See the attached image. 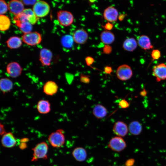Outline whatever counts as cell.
Here are the masks:
<instances>
[{
  "instance_id": "cell-6",
  "label": "cell",
  "mask_w": 166,
  "mask_h": 166,
  "mask_svg": "<svg viewBox=\"0 0 166 166\" xmlns=\"http://www.w3.org/2000/svg\"><path fill=\"white\" fill-rule=\"evenodd\" d=\"M132 71L131 67L127 64H123L118 67L116 70L117 77L122 81L128 80L132 75Z\"/></svg>"
},
{
  "instance_id": "cell-26",
  "label": "cell",
  "mask_w": 166,
  "mask_h": 166,
  "mask_svg": "<svg viewBox=\"0 0 166 166\" xmlns=\"http://www.w3.org/2000/svg\"><path fill=\"white\" fill-rule=\"evenodd\" d=\"M22 12L26 15L28 21L32 25H34L37 22L38 18L36 15L33 10L29 8L25 9Z\"/></svg>"
},
{
  "instance_id": "cell-35",
  "label": "cell",
  "mask_w": 166,
  "mask_h": 166,
  "mask_svg": "<svg viewBox=\"0 0 166 166\" xmlns=\"http://www.w3.org/2000/svg\"><path fill=\"white\" fill-rule=\"evenodd\" d=\"M119 105L121 108L126 109L129 107L130 104L125 99H123L120 101Z\"/></svg>"
},
{
  "instance_id": "cell-16",
  "label": "cell",
  "mask_w": 166,
  "mask_h": 166,
  "mask_svg": "<svg viewBox=\"0 0 166 166\" xmlns=\"http://www.w3.org/2000/svg\"><path fill=\"white\" fill-rule=\"evenodd\" d=\"M58 86L57 84L52 81L46 82L43 87V92L46 95L53 96L57 92Z\"/></svg>"
},
{
  "instance_id": "cell-24",
  "label": "cell",
  "mask_w": 166,
  "mask_h": 166,
  "mask_svg": "<svg viewBox=\"0 0 166 166\" xmlns=\"http://www.w3.org/2000/svg\"><path fill=\"white\" fill-rule=\"evenodd\" d=\"M128 129L132 135H138L142 131V126L139 122L137 121H134L130 123Z\"/></svg>"
},
{
  "instance_id": "cell-41",
  "label": "cell",
  "mask_w": 166,
  "mask_h": 166,
  "mask_svg": "<svg viewBox=\"0 0 166 166\" xmlns=\"http://www.w3.org/2000/svg\"><path fill=\"white\" fill-rule=\"evenodd\" d=\"M134 162V160L133 159L128 160L125 163L126 166H131Z\"/></svg>"
},
{
  "instance_id": "cell-9",
  "label": "cell",
  "mask_w": 166,
  "mask_h": 166,
  "mask_svg": "<svg viewBox=\"0 0 166 166\" xmlns=\"http://www.w3.org/2000/svg\"><path fill=\"white\" fill-rule=\"evenodd\" d=\"M22 69L20 64L16 62L9 63L6 67V71L11 77L16 78L21 74Z\"/></svg>"
},
{
  "instance_id": "cell-36",
  "label": "cell",
  "mask_w": 166,
  "mask_h": 166,
  "mask_svg": "<svg viewBox=\"0 0 166 166\" xmlns=\"http://www.w3.org/2000/svg\"><path fill=\"white\" fill-rule=\"evenodd\" d=\"M85 60L87 65L88 66H91L94 61V58L89 56L86 57Z\"/></svg>"
},
{
  "instance_id": "cell-39",
  "label": "cell",
  "mask_w": 166,
  "mask_h": 166,
  "mask_svg": "<svg viewBox=\"0 0 166 166\" xmlns=\"http://www.w3.org/2000/svg\"><path fill=\"white\" fill-rule=\"evenodd\" d=\"M104 72L107 74H110L113 72V70L111 67L106 66L104 68Z\"/></svg>"
},
{
  "instance_id": "cell-19",
  "label": "cell",
  "mask_w": 166,
  "mask_h": 166,
  "mask_svg": "<svg viewBox=\"0 0 166 166\" xmlns=\"http://www.w3.org/2000/svg\"><path fill=\"white\" fill-rule=\"evenodd\" d=\"M37 108L38 112L42 114H46L50 111V104L48 100H41L38 102Z\"/></svg>"
},
{
  "instance_id": "cell-13",
  "label": "cell",
  "mask_w": 166,
  "mask_h": 166,
  "mask_svg": "<svg viewBox=\"0 0 166 166\" xmlns=\"http://www.w3.org/2000/svg\"><path fill=\"white\" fill-rule=\"evenodd\" d=\"M53 56L51 51L46 48L42 49L40 52L39 60L44 66H49Z\"/></svg>"
},
{
  "instance_id": "cell-31",
  "label": "cell",
  "mask_w": 166,
  "mask_h": 166,
  "mask_svg": "<svg viewBox=\"0 0 166 166\" xmlns=\"http://www.w3.org/2000/svg\"><path fill=\"white\" fill-rule=\"evenodd\" d=\"M8 10V5L6 2L3 0L0 1V14L3 15L6 14Z\"/></svg>"
},
{
  "instance_id": "cell-20",
  "label": "cell",
  "mask_w": 166,
  "mask_h": 166,
  "mask_svg": "<svg viewBox=\"0 0 166 166\" xmlns=\"http://www.w3.org/2000/svg\"><path fill=\"white\" fill-rule=\"evenodd\" d=\"M72 154L74 158L79 162L84 161L87 156L85 149L81 147H78L74 148L72 152Z\"/></svg>"
},
{
  "instance_id": "cell-15",
  "label": "cell",
  "mask_w": 166,
  "mask_h": 166,
  "mask_svg": "<svg viewBox=\"0 0 166 166\" xmlns=\"http://www.w3.org/2000/svg\"><path fill=\"white\" fill-rule=\"evenodd\" d=\"M1 142L2 146L7 148L14 147L17 143L15 137L10 132H6L2 136Z\"/></svg>"
},
{
  "instance_id": "cell-45",
  "label": "cell",
  "mask_w": 166,
  "mask_h": 166,
  "mask_svg": "<svg viewBox=\"0 0 166 166\" xmlns=\"http://www.w3.org/2000/svg\"><path fill=\"white\" fill-rule=\"evenodd\" d=\"M147 94V92L144 89L143 90L141 91L140 93V95L142 97H145L146 96Z\"/></svg>"
},
{
  "instance_id": "cell-3",
  "label": "cell",
  "mask_w": 166,
  "mask_h": 166,
  "mask_svg": "<svg viewBox=\"0 0 166 166\" xmlns=\"http://www.w3.org/2000/svg\"><path fill=\"white\" fill-rule=\"evenodd\" d=\"M32 10L38 18H42L45 16L49 14L50 7L45 1H37L33 5Z\"/></svg>"
},
{
  "instance_id": "cell-5",
  "label": "cell",
  "mask_w": 166,
  "mask_h": 166,
  "mask_svg": "<svg viewBox=\"0 0 166 166\" xmlns=\"http://www.w3.org/2000/svg\"><path fill=\"white\" fill-rule=\"evenodd\" d=\"M57 20L60 25L64 26H68L73 22L74 17L70 12L61 10L57 12Z\"/></svg>"
},
{
  "instance_id": "cell-32",
  "label": "cell",
  "mask_w": 166,
  "mask_h": 166,
  "mask_svg": "<svg viewBox=\"0 0 166 166\" xmlns=\"http://www.w3.org/2000/svg\"><path fill=\"white\" fill-rule=\"evenodd\" d=\"M151 55L153 60H158L161 56L160 52L157 49H153L151 53Z\"/></svg>"
},
{
  "instance_id": "cell-30",
  "label": "cell",
  "mask_w": 166,
  "mask_h": 166,
  "mask_svg": "<svg viewBox=\"0 0 166 166\" xmlns=\"http://www.w3.org/2000/svg\"><path fill=\"white\" fill-rule=\"evenodd\" d=\"M32 25L28 22H25L21 23L19 28L24 34H27L31 32L32 29Z\"/></svg>"
},
{
  "instance_id": "cell-28",
  "label": "cell",
  "mask_w": 166,
  "mask_h": 166,
  "mask_svg": "<svg viewBox=\"0 0 166 166\" xmlns=\"http://www.w3.org/2000/svg\"><path fill=\"white\" fill-rule=\"evenodd\" d=\"M74 40L73 36L70 35H66L61 39L62 45L66 48H70L73 45Z\"/></svg>"
},
{
  "instance_id": "cell-40",
  "label": "cell",
  "mask_w": 166,
  "mask_h": 166,
  "mask_svg": "<svg viewBox=\"0 0 166 166\" xmlns=\"http://www.w3.org/2000/svg\"><path fill=\"white\" fill-rule=\"evenodd\" d=\"M6 132L5 131L4 125L1 123H0V134L2 136Z\"/></svg>"
},
{
  "instance_id": "cell-18",
  "label": "cell",
  "mask_w": 166,
  "mask_h": 166,
  "mask_svg": "<svg viewBox=\"0 0 166 166\" xmlns=\"http://www.w3.org/2000/svg\"><path fill=\"white\" fill-rule=\"evenodd\" d=\"M137 43L141 48L145 50L153 48L149 38L146 35H142L140 36L137 39Z\"/></svg>"
},
{
  "instance_id": "cell-11",
  "label": "cell",
  "mask_w": 166,
  "mask_h": 166,
  "mask_svg": "<svg viewBox=\"0 0 166 166\" xmlns=\"http://www.w3.org/2000/svg\"><path fill=\"white\" fill-rule=\"evenodd\" d=\"M103 15L105 19L108 22L112 23L117 20L119 14L116 8L113 6H110L105 10Z\"/></svg>"
},
{
  "instance_id": "cell-29",
  "label": "cell",
  "mask_w": 166,
  "mask_h": 166,
  "mask_svg": "<svg viewBox=\"0 0 166 166\" xmlns=\"http://www.w3.org/2000/svg\"><path fill=\"white\" fill-rule=\"evenodd\" d=\"M13 22L18 28L21 23L24 22H28L25 14L23 12L15 16L13 18Z\"/></svg>"
},
{
  "instance_id": "cell-22",
  "label": "cell",
  "mask_w": 166,
  "mask_h": 166,
  "mask_svg": "<svg viewBox=\"0 0 166 166\" xmlns=\"http://www.w3.org/2000/svg\"><path fill=\"white\" fill-rule=\"evenodd\" d=\"M137 45V42L133 38H128L126 39L124 42L123 47L125 50L132 52L134 50Z\"/></svg>"
},
{
  "instance_id": "cell-7",
  "label": "cell",
  "mask_w": 166,
  "mask_h": 166,
  "mask_svg": "<svg viewBox=\"0 0 166 166\" xmlns=\"http://www.w3.org/2000/svg\"><path fill=\"white\" fill-rule=\"evenodd\" d=\"M108 146L113 151L120 152L125 148L126 144L121 137L117 136L113 137L110 140Z\"/></svg>"
},
{
  "instance_id": "cell-14",
  "label": "cell",
  "mask_w": 166,
  "mask_h": 166,
  "mask_svg": "<svg viewBox=\"0 0 166 166\" xmlns=\"http://www.w3.org/2000/svg\"><path fill=\"white\" fill-rule=\"evenodd\" d=\"M128 129L126 123L118 121L115 123L113 128V131L117 136L124 137L127 134Z\"/></svg>"
},
{
  "instance_id": "cell-37",
  "label": "cell",
  "mask_w": 166,
  "mask_h": 166,
  "mask_svg": "<svg viewBox=\"0 0 166 166\" xmlns=\"http://www.w3.org/2000/svg\"><path fill=\"white\" fill-rule=\"evenodd\" d=\"M101 26L105 30L108 31H110L113 27V24L109 22H108L105 25H101Z\"/></svg>"
},
{
  "instance_id": "cell-21",
  "label": "cell",
  "mask_w": 166,
  "mask_h": 166,
  "mask_svg": "<svg viewBox=\"0 0 166 166\" xmlns=\"http://www.w3.org/2000/svg\"><path fill=\"white\" fill-rule=\"evenodd\" d=\"M100 37L101 42L105 45H109L113 43L115 39L114 34L110 31H103L101 33Z\"/></svg>"
},
{
  "instance_id": "cell-12",
  "label": "cell",
  "mask_w": 166,
  "mask_h": 166,
  "mask_svg": "<svg viewBox=\"0 0 166 166\" xmlns=\"http://www.w3.org/2000/svg\"><path fill=\"white\" fill-rule=\"evenodd\" d=\"M72 36L74 41L79 44H85L88 39V34L87 32L82 29H79L76 30Z\"/></svg>"
},
{
  "instance_id": "cell-44",
  "label": "cell",
  "mask_w": 166,
  "mask_h": 166,
  "mask_svg": "<svg viewBox=\"0 0 166 166\" xmlns=\"http://www.w3.org/2000/svg\"><path fill=\"white\" fill-rule=\"evenodd\" d=\"M125 16V14H120L118 16V19L120 21H121L124 20Z\"/></svg>"
},
{
  "instance_id": "cell-10",
  "label": "cell",
  "mask_w": 166,
  "mask_h": 166,
  "mask_svg": "<svg viewBox=\"0 0 166 166\" xmlns=\"http://www.w3.org/2000/svg\"><path fill=\"white\" fill-rule=\"evenodd\" d=\"M24 4L22 1L12 0L8 3V10L13 14L17 15L24 10Z\"/></svg>"
},
{
  "instance_id": "cell-43",
  "label": "cell",
  "mask_w": 166,
  "mask_h": 166,
  "mask_svg": "<svg viewBox=\"0 0 166 166\" xmlns=\"http://www.w3.org/2000/svg\"><path fill=\"white\" fill-rule=\"evenodd\" d=\"M29 140L28 138H23L20 140V143H26L28 142Z\"/></svg>"
},
{
  "instance_id": "cell-42",
  "label": "cell",
  "mask_w": 166,
  "mask_h": 166,
  "mask_svg": "<svg viewBox=\"0 0 166 166\" xmlns=\"http://www.w3.org/2000/svg\"><path fill=\"white\" fill-rule=\"evenodd\" d=\"M27 147V145L26 143H20L19 145V148L22 150H24Z\"/></svg>"
},
{
  "instance_id": "cell-8",
  "label": "cell",
  "mask_w": 166,
  "mask_h": 166,
  "mask_svg": "<svg viewBox=\"0 0 166 166\" xmlns=\"http://www.w3.org/2000/svg\"><path fill=\"white\" fill-rule=\"evenodd\" d=\"M152 75L157 82L166 80V65L160 63L154 66L152 69Z\"/></svg>"
},
{
  "instance_id": "cell-23",
  "label": "cell",
  "mask_w": 166,
  "mask_h": 166,
  "mask_svg": "<svg viewBox=\"0 0 166 166\" xmlns=\"http://www.w3.org/2000/svg\"><path fill=\"white\" fill-rule=\"evenodd\" d=\"M108 111L107 109L100 104L96 105L93 110V115L98 119H101L105 117L107 115Z\"/></svg>"
},
{
  "instance_id": "cell-33",
  "label": "cell",
  "mask_w": 166,
  "mask_h": 166,
  "mask_svg": "<svg viewBox=\"0 0 166 166\" xmlns=\"http://www.w3.org/2000/svg\"><path fill=\"white\" fill-rule=\"evenodd\" d=\"M90 77L89 75L81 73L80 76V81L85 84H89L90 81Z\"/></svg>"
},
{
  "instance_id": "cell-27",
  "label": "cell",
  "mask_w": 166,
  "mask_h": 166,
  "mask_svg": "<svg viewBox=\"0 0 166 166\" xmlns=\"http://www.w3.org/2000/svg\"><path fill=\"white\" fill-rule=\"evenodd\" d=\"M11 24L10 20L8 17L4 15H0V30L2 31L8 30Z\"/></svg>"
},
{
  "instance_id": "cell-1",
  "label": "cell",
  "mask_w": 166,
  "mask_h": 166,
  "mask_svg": "<svg viewBox=\"0 0 166 166\" xmlns=\"http://www.w3.org/2000/svg\"><path fill=\"white\" fill-rule=\"evenodd\" d=\"M48 145L45 142H41L32 148L33 151L32 161H37L39 159L46 160L47 158Z\"/></svg>"
},
{
  "instance_id": "cell-4",
  "label": "cell",
  "mask_w": 166,
  "mask_h": 166,
  "mask_svg": "<svg viewBox=\"0 0 166 166\" xmlns=\"http://www.w3.org/2000/svg\"><path fill=\"white\" fill-rule=\"evenodd\" d=\"M22 41L27 45H35L39 44L42 41L41 34L37 32H30L24 34L22 36Z\"/></svg>"
},
{
  "instance_id": "cell-25",
  "label": "cell",
  "mask_w": 166,
  "mask_h": 166,
  "mask_svg": "<svg viewBox=\"0 0 166 166\" xmlns=\"http://www.w3.org/2000/svg\"><path fill=\"white\" fill-rule=\"evenodd\" d=\"M6 43L8 47L10 49L18 48L22 45L21 39L17 36H13L10 38Z\"/></svg>"
},
{
  "instance_id": "cell-2",
  "label": "cell",
  "mask_w": 166,
  "mask_h": 166,
  "mask_svg": "<svg viewBox=\"0 0 166 166\" xmlns=\"http://www.w3.org/2000/svg\"><path fill=\"white\" fill-rule=\"evenodd\" d=\"M49 142L53 147L60 148L65 142L64 131L62 129H58L52 132L48 138Z\"/></svg>"
},
{
  "instance_id": "cell-38",
  "label": "cell",
  "mask_w": 166,
  "mask_h": 166,
  "mask_svg": "<svg viewBox=\"0 0 166 166\" xmlns=\"http://www.w3.org/2000/svg\"><path fill=\"white\" fill-rule=\"evenodd\" d=\"M24 4L26 5H34L37 1V0H22V1Z\"/></svg>"
},
{
  "instance_id": "cell-17",
  "label": "cell",
  "mask_w": 166,
  "mask_h": 166,
  "mask_svg": "<svg viewBox=\"0 0 166 166\" xmlns=\"http://www.w3.org/2000/svg\"><path fill=\"white\" fill-rule=\"evenodd\" d=\"M12 81L7 78H2L0 80V90L3 94L7 93L11 90L13 87Z\"/></svg>"
},
{
  "instance_id": "cell-34",
  "label": "cell",
  "mask_w": 166,
  "mask_h": 166,
  "mask_svg": "<svg viewBox=\"0 0 166 166\" xmlns=\"http://www.w3.org/2000/svg\"><path fill=\"white\" fill-rule=\"evenodd\" d=\"M112 51V48L109 45H105L103 49L102 53L106 54H110Z\"/></svg>"
}]
</instances>
